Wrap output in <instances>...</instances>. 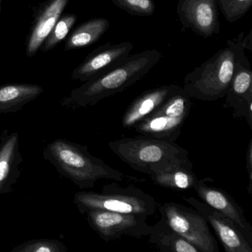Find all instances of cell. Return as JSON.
<instances>
[{
    "instance_id": "cell-19",
    "label": "cell",
    "mask_w": 252,
    "mask_h": 252,
    "mask_svg": "<svg viewBox=\"0 0 252 252\" xmlns=\"http://www.w3.org/2000/svg\"><path fill=\"white\" fill-rule=\"evenodd\" d=\"M110 23L105 18H95L81 24L66 42V51L80 49L95 43L107 32Z\"/></svg>"
},
{
    "instance_id": "cell-22",
    "label": "cell",
    "mask_w": 252,
    "mask_h": 252,
    "mask_svg": "<svg viewBox=\"0 0 252 252\" xmlns=\"http://www.w3.org/2000/svg\"><path fill=\"white\" fill-rule=\"evenodd\" d=\"M67 246L57 239H33L13 248L11 252H66Z\"/></svg>"
},
{
    "instance_id": "cell-24",
    "label": "cell",
    "mask_w": 252,
    "mask_h": 252,
    "mask_svg": "<svg viewBox=\"0 0 252 252\" xmlns=\"http://www.w3.org/2000/svg\"><path fill=\"white\" fill-rule=\"evenodd\" d=\"M117 8L129 14L138 17H149L154 14L156 5L153 0H112Z\"/></svg>"
},
{
    "instance_id": "cell-11",
    "label": "cell",
    "mask_w": 252,
    "mask_h": 252,
    "mask_svg": "<svg viewBox=\"0 0 252 252\" xmlns=\"http://www.w3.org/2000/svg\"><path fill=\"white\" fill-rule=\"evenodd\" d=\"M177 14L184 29L204 38L220 30L216 0H179Z\"/></svg>"
},
{
    "instance_id": "cell-2",
    "label": "cell",
    "mask_w": 252,
    "mask_h": 252,
    "mask_svg": "<svg viewBox=\"0 0 252 252\" xmlns=\"http://www.w3.org/2000/svg\"><path fill=\"white\" fill-rule=\"evenodd\" d=\"M43 158L57 172L81 189H92L100 179L139 182L144 179L129 176L109 166L99 158L93 156L88 146L64 138L48 143L42 152Z\"/></svg>"
},
{
    "instance_id": "cell-1",
    "label": "cell",
    "mask_w": 252,
    "mask_h": 252,
    "mask_svg": "<svg viewBox=\"0 0 252 252\" xmlns=\"http://www.w3.org/2000/svg\"><path fill=\"white\" fill-rule=\"evenodd\" d=\"M156 49L129 55L123 63L107 73L84 82L70 91L61 101L67 109L93 107L104 98L123 92L144 77L161 60Z\"/></svg>"
},
{
    "instance_id": "cell-25",
    "label": "cell",
    "mask_w": 252,
    "mask_h": 252,
    "mask_svg": "<svg viewBox=\"0 0 252 252\" xmlns=\"http://www.w3.org/2000/svg\"><path fill=\"white\" fill-rule=\"evenodd\" d=\"M246 171L248 174L247 189L249 194L252 192V139L249 141L248 146L247 153H246Z\"/></svg>"
},
{
    "instance_id": "cell-26",
    "label": "cell",
    "mask_w": 252,
    "mask_h": 252,
    "mask_svg": "<svg viewBox=\"0 0 252 252\" xmlns=\"http://www.w3.org/2000/svg\"><path fill=\"white\" fill-rule=\"evenodd\" d=\"M2 0H0V14H1V11H2V8H1V5H2Z\"/></svg>"
},
{
    "instance_id": "cell-23",
    "label": "cell",
    "mask_w": 252,
    "mask_h": 252,
    "mask_svg": "<svg viewBox=\"0 0 252 252\" xmlns=\"http://www.w3.org/2000/svg\"><path fill=\"white\" fill-rule=\"evenodd\" d=\"M218 10L233 23L244 17L252 6V0H216Z\"/></svg>"
},
{
    "instance_id": "cell-4",
    "label": "cell",
    "mask_w": 252,
    "mask_h": 252,
    "mask_svg": "<svg viewBox=\"0 0 252 252\" xmlns=\"http://www.w3.org/2000/svg\"><path fill=\"white\" fill-rule=\"evenodd\" d=\"M109 148L133 170L149 176L176 166L191 164L189 152L166 138L140 135L110 141Z\"/></svg>"
},
{
    "instance_id": "cell-9",
    "label": "cell",
    "mask_w": 252,
    "mask_h": 252,
    "mask_svg": "<svg viewBox=\"0 0 252 252\" xmlns=\"http://www.w3.org/2000/svg\"><path fill=\"white\" fill-rule=\"evenodd\" d=\"M203 217L226 252H252V237L234 221L195 197H183Z\"/></svg>"
},
{
    "instance_id": "cell-15",
    "label": "cell",
    "mask_w": 252,
    "mask_h": 252,
    "mask_svg": "<svg viewBox=\"0 0 252 252\" xmlns=\"http://www.w3.org/2000/svg\"><path fill=\"white\" fill-rule=\"evenodd\" d=\"M181 87L170 84L147 90L129 104L124 113L122 125L125 129H134L169 99Z\"/></svg>"
},
{
    "instance_id": "cell-14",
    "label": "cell",
    "mask_w": 252,
    "mask_h": 252,
    "mask_svg": "<svg viewBox=\"0 0 252 252\" xmlns=\"http://www.w3.org/2000/svg\"><path fill=\"white\" fill-rule=\"evenodd\" d=\"M23 162L20 135L4 129L0 134V196L13 191L21 176L20 165Z\"/></svg>"
},
{
    "instance_id": "cell-20",
    "label": "cell",
    "mask_w": 252,
    "mask_h": 252,
    "mask_svg": "<svg viewBox=\"0 0 252 252\" xmlns=\"http://www.w3.org/2000/svg\"><path fill=\"white\" fill-rule=\"evenodd\" d=\"M153 184L174 191H187L194 188L197 182L193 163L176 166L150 175Z\"/></svg>"
},
{
    "instance_id": "cell-6",
    "label": "cell",
    "mask_w": 252,
    "mask_h": 252,
    "mask_svg": "<svg viewBox=\"0 0 252 252\" xmlns=\"http://www.w3.org/2000/svg\"><path fill=\"white\" fill-rule=\"evenodd\" d=\"M161 219L175 232L192 243L200 252H218V242L209 224L195 209L178 203H158Z\"/></svg>"
},
{
    "instance_id": "cell-5",
    "label": "cell",
    "mask_w": 252,
    "mask_h": 252,
    "mask_svg": "<svg viewBox=\"0 0 252 252\" xmlns=\"http://www.w3.org/2000/svg\"><path fill=\"white\" fill-rule=\"evenodd\" d=\"M73 203L81 214L94 209L145 215L150 217L157 211L154 197L132 185L122 187L116 183L104 186L101 192L80 191L75 194Z\"/></svg>"
},
{
    "instance_id": "cell-18",
    "label": "cell",
    "mask_w": 252,
    "mask_h": 252,
    "mask_svg": "<svg viewBox=\"0 0 252 252\" xmlns=\"http://www.w3.org/2000/svg\"><path fill=\"white\" fill-rule=\"evenodd\" d=\"M149 243L164 252H200L195 246L175 232L163 220L152 225Z\"/></svg>"
},
{
    "instance_id": "cell-7",
    "label": "cell",
    "mask_w": 252,
    "mask_h": 252,
    "mask_svg": "<svg viewBox=\"0 0 252 252\" xmlns=\"http://www.w3.org/2000/svg\"><path fill=\"white\" fill-rule=\"evenodd\" d=\"M191 105V98L181 88L134 129L139 135L176 141L189 116Z\"/></svg>"
},
{
    "instance_id": "cell-21",
    "label": "cell",
    "mask_w": 252,
    "mask_h": 252,
    "mask_svg": "<svg viewBox=\"0 0 252 252\" xmlns=\"http://www.w3.org/2000/svg\"><path fill=\"white\" fill-rule=\"evenodd\" d=\"M76 16L72 14H66L60 18L39 50L43 52H48L54 49L62 41L65 39L76 23Z\"/></svg>"
},
{
    "instance_id": "cell-8",
    "label": "cell",
    "mask_w": 252,
    "mask_h": 252,
    "mask_svg": "<svg viewBox=\"0 0 252 252\" xmlns=\"http://www.w3.org/2000/svg\"><path fill=\"white\" fill-rule=\"evenodd\" d=\"M88 224L104 241L128 237L141 238L149 236L152 225L145 215L119 213L94 209L85 212Z\"/></svg>"
},
{
    "instance_id": "cell-3",
    "label": "cell",
    "mask_w": 252,
    "mask_h": 252,
    "mask_svg": "<svg viewBox=\"0 0 252 252\" xmlns=\"http://www.w3.org/2000/svg\"><path fill=\"white\" fill-rule=\"evenodd\" d=\"M252 50V30L246 36L241 32L234 40L228 39L221 48L192 71L186 75L182 87L191 98L215 101L224 98L235 70L237 61L245 55V50Z\"/></svg>"
},
{
    "instance_id": "cell-10",
    "label": "cell",
    "mask_w": 252,
    "mask_h": 252,
    "mask_svg": "<svg viewBox=\"0 0 252 252\" xmlns=\"http://www.w3.org/2000/svg\"><path fill=\"white\" fill-rule=\"evenodd\" d=\"M129 42L112 44L110 42L98 47L88 54L83 62L73 70V80L85 82L102 76L104 73L123 63L133 49Z\"/></svg>"
},
{
    "instance_id": "cell-16",
    "label": "cell",
    "mask_w": 252,
    "mask_h": 252,
    "mask_svg": "<svg viewBox=\"0 0 252 252\" xmlns=\"http://www.w3.org/2000/svg\"><path fill=\"white\" fill-rule=\"evenodd\" d=\"M69 0H46L36 12L33 27L28 38L26 56L36 55L56 23L60 20Z\"/></svg>"
},
{
    "instance_id": "cell-13",
    "label": "cell",
    "mask_w": 252,
    "mask_h": 252,
    "mask_svg": "<svg viewBox=\"0 0 252 252\" xmlns=\"http://www.w3.org/2000/svg\"><path fill=\"white\" fill-rule=\"evenodd\" d=\"M207 180H198L193 188L200 200L234 221L248 236L252 237V226L246 219L243 208L225 190L208 185Z\"/></svg>"
},
{
    "instance_id": "cell-17",
    "label": "cell",
    "mask_w": 252,
    "mask_h": 252,
    "mask_svg": "<svg viewBox=\"0 0 252 252\" xmlns=\"http://www.w3.org/2000/svg\"><path fill=\"white\" fill-rule=\"evenodd\" d=\"M35 84H8L0 86V114L16 113L43 94Z\"/></svg>"
},
{
    "instance_id": "cell-12",
    "label": "cell",
    "mask_w": 252,
    "mask_h": 252,
    "mask_svg": "<svg viewBox=\"0 0 252 252\" xmlns=\"http://www.w3.org/2000/svg\"><path fill=\"white\" fill-rule=\"evenodd\" d=\"M224 98L225 107L232 110L233 117L244 119L252 129V70L246 55L237 61Z\"/></svg>"
}]
</instances>
